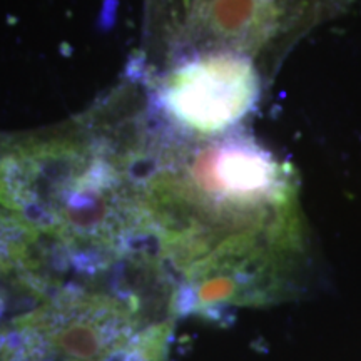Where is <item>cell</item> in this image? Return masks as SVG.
<instances>
[{
  "label": "cell",
  "instance_id": "1",
  "mask_svg": "<svg viewBox=\"0 0 361 361\" xmlns=\"http://www.w3.org/2000/svg\"><path fill=\"white\" fill-rule=\"evenodd\" d=\"M261 78L247 54L211 51L176 67L162 84L168 114L184 129L219 135L234 129L255 109Z\"/></svg>",
  "mask_w": 361,
  "mask_h": 361
},
{
  "label": "cell",
  "instance_id": "2",
  "mask_svg": "<svg viewBox=\"0 0 361 361\" xmlns=\"http://www.w3.org/2000/svg\"><path fill=\"white\" fill-rule=\"evenodd\" d=\"M35 361H109L139 336L134 308L106 295H72L16 318Z\"/></svg>",
  "mask_w": 361,
  "mask_h": 361
}]
</instances>
